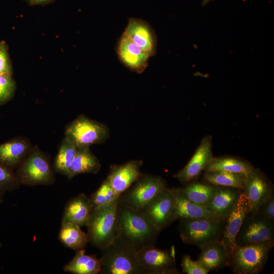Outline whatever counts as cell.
Masks as SVG:
<instances>
[{
	"mask_svg": "<svg viewBox=\"0 0 274 274\" xmlns=\"http://www.w3.org/2000/svg\"><path fill=\"white\" fill-rule=\"evenodd\" d=\"M16 88L12 73L0 74V105L6 104L13 97Z\"/></svg>",
	"mask_w": 274,
	"mask_h": 274,
	"instance_id": "obj_32",
	"label": "cell"
},
{
	"mask_svg": "<svg viewBox=\"0 0 274 274\" xmlns=\"http://www.w3.org/2000/svg\"><path fill=\"white\" fill-rule=\"evenodd\" d=\"M178 229L182 242L199 248L218 241L223 231L225 220L205 218L179 219Z\"/></svg>",
	"mask_w": 274,
	"mask_h": 274,
	"instance_id": "obj_6",
	"label": "cell"
},
{
	"mask_svg": "<svg viewBox=\"0 0 274 274\" xmlns=\"http://www.w3.org/2000/svg\"><path fill=\"white\" fill-rule=\"evenodd\" d=\"M140 211L160 232L176 221L174 201L168 187Z\"/></svg>",
	"mask_w": 274,
	"mask_h": 274,
	"instance_id": "obj_11",
	"label": "cell"
},
{
	"mask_svg": "<svg viewBox=\"0 0 274 274\" xmlns=\"http://www.w3.org/2000/svg\"><path fill=\"white\" fill-rule=\"evenodd\" d=\"M116 51L120 61L132 72L141 74L148 66L149 54L123 34L118 41Z\"/></svg>",
	"mask_w": 274,
	"mask_h": 274,
	"instance_id": "obj_17",
	"label": "cell"
},
{
	"mask_svg": "<svg viewBox=\"0 0 274 274\" xmlns=\"http://www.w3.org/2000/svg\"><path fill=\"white\" fill-rule=\"evenodd\" d=\"M20 185L15 172L0 163V193L13 191Z\"/></svg>",
	"mask_w": 274,
	"mask_h": 274,
	"instance_id": "obj_31",
	"label": "cell"
},
{
	"mask_svg": "<svg viewBox=\"0 0 274 274\" xmlns=\"http://www.w3.org/2000/svg\"><path fill=\"white\" fill-rule=\"evenodd\" d=\"M32 146L26 138L18 136L0 144V163L13 170L23 161Z\"/></svg>",
	"mask_w": 274,
	"mask_h": 274,
	"instance_id": "obj_20",
	"label": "cell"
},
{
	"mask_svg": "<svg viewBox=\"0 0 274 274\" xmlns=\"http://www.w3.org/2000/svg\"><path fill=\"white\" fill-rule=\"evenodd\" d=\"M123 34L150 56L156 54L157 37L147 21L139 18H129Z\"/></svg>",
	"mask_w": 274,
	"mask_h": 274,
	"instance_id": "obj_15",
	"label": "cell"
},
{
	"mask_svg": "<svg viewBox=\"0 0 274 274\" xmlns=\"http://www.w3.org/2000/svg\"><path fill=\"white\" fill-rule=\"evenodd\" d=\"M243 193L249 200L250 210L256 212L259 206L273 193V185L260 169L254 167L246 176Z\"/></svg>",
	"mask_w": 274,
	"mask_h": 274,
	"instance_id": "obj_13",
	"label": "cell"
},
{
	"mask_svg": "<svg viewBox=\"0 0 274 274\" xmlns=\"http://www.w3.org/2000/svg\"><path fill=\"white\" fill-rule=\"evenodd\" d=\"M250 210L249 200L243 192L234 208L225 219L224 229L219 240L230 253L236 247V235Z\"/></svg>",
	"mask_w": 274,
	"mask_h": 274,
	"instance_id": "obj_14",
	"label": "cell"
},
{
	"mask_svg": "<svg viewBox=\"0 0 274 274\" xmlns=\"http://www.w3.org/2000/svg\"><path fill=\"white\" fill-rule=\"evenodd\" d=\"M254 167L249 161L240 158L224 156L213 157L204 172L223 170L247 175Z\"/></svg>",
	"mask_w": 274,
	"mask_h": 274,
	"instance_id": "obj_26",
	"label": "cell"
},
{
	"mask_svg": "<svg viewBox=\"0 0 274 274\" xmlns=\"http://www.w3.org/2000/svg\"><path fill=\"white\" fill-rule=\"evenodd\" d=\"M101 251L102 274H146L136 257V252L120 238Z\"/></svg>",
	"mask_w": 274,
	"mask_h": 274,
	"instance_id": "obj_2",
	"label": "cell"
},
{
	"mask_svg": "<svg viewBox=\"0 0 274 274\" xmlns=\"http://www.w3.org/2000/svg\"><path fill=\"white\" fill-rule=\"evenodd\" d=\"M167 188L165 180L160 176L142 175L119 197V202L140 210L157 194Z\"/></svg>",
	"mask_w": 274,
	"mask_h": 274,
	"instance_id": "obj_7",
	"label": "cell"
},
{
	"mask_svg": "<svg viewBox=\"0 0 274 274\" xmlns=\"http://www.w3.org/2000/svg\"><path fill=\"white\" fill-rule=\"evenodd\" d=\"M93 209L90 197L80 193L71 198L66 203L61 222H71L80 226H86Z\"/></svg>",
	"mask_w": 274,
	"mask_h": 274,
	"instance_id": "obj_21",
	"label": "cell"
},
{
	"mask_svg": "<svg viewBox=\"0 0 274 274\" xmlns=\"http://www.w3.org/2000/svg\"><path fill=\"white\" fill-rule=\"evenodd\" d=\"M243 192V190L239 188L218 186L213 196L205 207L221 220H225L234 208Z\"/></svg>",
	"mask_w": 274,
	"mask_h": 274,
	"instance_id": "obj_18",
	"label": "cell"
},
{
	"mask_svg": "<svg viewBox=\"0 0 274 274\" xmlns=\"http://www.w3.org/2000/svg\"><path fill=\"white\" fill-rule=\"evenodd\" d=\"M271 240H274V220L267 218L257 212L249 211L236 235V246Z\"/></svg>",
	"mask_w": 274,
	"mask_h": 274,
	"instance_id": "obj_9",
	"label": "cell"
},
{
	"mask_svg": "<svg viewBox=\"0 0 274 274\" xmlns=\"http://www.w3.org/2000/svg\"><path fill=\"white\" fill-rule=\"evenodd\" d=\"M55 0H28L27 2L30 6L46 5L52 3Z\"/></svg>",
	"mask_w": 274,
	"mask_h": 274,
	"instance_id": "obj_36",
	"label": "cell"
},
{
	"mask_svg": "<svg viewBox=\"0 0 274 274\" xmlns=\"http://www.w3.org/2000/svg\"><path fill=\"white\" fill-rule=\"evenodd\" d=\"M58 239L63 245L75 252L85 249L88 243L87 233L71 222H61Z\"/></svg>",
	"mask_w": 274,
	"mask_h": 274,
	"instance_id": "obj_25",
	"label": "cell"
},
{
	"mask_svg": "<svg viewBox=\"0 0 274 274\" xmlns=\"http://www.w3.org/2000/svg\"><path fill=\"white\" fill-rule=\"evenodd\" d=\"M138 262L146 274H178L175 249L163 250L155 246L146 247L136 253Z\"/></svg>",
	"mask_w": 274,
	"mask_h": 274,
	"instance_id": "obj_10",
	"label": "cell"
},
{
	"mask_svg": "<svg viewBox=\"0 0 274 274\" xmlns=\"http://www.w3.org/2000/svg\"><path fill=\"white\" fill-rule=\"evenodd\" d=\"M117 237L136 253L155 246L160 231L138 210L119 202Z\"/></svg>",
	"mask_w": 274,
	"mask_h": 274,
	"instance_id": "obj_1",
	"label": "cell"
},
{
	"mask_svg": "<svg viewBox=\"0 0 274 274\" xmlns=\"http://www.w3.org/2000/svg\"><path fill=\"white\" fill-rule=\"evenodd\" d=\"M181 265L183 273L186 274H208L210 272L197 261L192 260L189 255L183 256Z\"/></svg>",
	"mask_w": 274,
	"mask_h": 274,
	"instance_id": "obj_33",
	"label": "cell"
},
{
	"mask_svg": "<svg viewBox=\"0 0 274 274\" xmlns=\"http://www.w3.org/2000/svg\"><path fill=\"white\" fill-rule=\"evenodd\" d=\"M3 193H0V204L2 203L3 201Z\"/></svg>",
	"mask_w": 274,
	"mask_h": 274,
	"instance_id": "obj_38",
	"label": "cell"
},
{
	"mask_svg": "<svg viewBox=\"0 0 274 274\" xmlns=\"http://www.w3.org/2000/svg\"><path fill=\"white\" fill-rule=\"evenodd\" d=\"M257 212L267 218L274 220V194L259 206Z\"/></svg>",
	"mask_w": 274,
	"mask_h": 274,
	"instance_id": "obj_35",
	"label": "cell"
},
{
	"mask_svg": "<svg viewBox=\"0 0 274 274\" xmlns=\"http://www.w3.org/2000/svg\"><path fill=\"white\" fill-rule=\"evenodd\" d=\"M119 197L107 178L89 197L94 209L108 206L116 201Z\"/></svg>",
	"mask_w": 274,
	"mask_h": 274,
	"instance_id": "obj_30",
	"label": "cell"
},
{
	"mask_svg": "<svg viewBox=\"0 0 274 274\" xmlns=\"http://www.w3.org/2000/svg\"><path fill=\"white\" fill-rule=\"evenodd\" d=\"M218 186L206 182L196 180L185 184L181 190L186 197L193 202L206 207L212 199Z\"/></svg>",
	"mask_w": 274,
	"mask_h": 274,
	"instance_id": "obj_27",
	"label": "cell"
},
{
	"mask_svg": "<svg viewBox=\"0 0 274 274\" xmlns=\"http://www.w3.org/2000/svg\"><path fill=\"white\" fill-rule=\"evenodd\" d=\"M211 0H202V5L204 6L207 4Z\"/></svg>",
	"mask_w": 274,
	"mask_h": 274,
	"instance_id": "obj_37",
	"label": "cell"
},
{
	"mask_svg": "<svg viewBox=\"0 0 274 274\" xmlns=\"http://www.w3.org/2000/svg\"><path fill=\"white\" fill-rule=\"evenodd\" d=\"M118 198L111 204L93 209L87 227L88 243L100 250L117 237Z\"/></svg>",
	"mask_w": 274,
	"mask_h": 274,
	"instance_id": "obj_3",
	"label": "cell"
},
{
	"mask_svg": "<svg viewBox=\"0 0 274 274\" xmlns=\"http://www.w3.org/2000/svg\"><path fill=\"white\" fill-rule=\"evenodd\" d=\"M15 173L20 185H49L55 181L49 157L37 146L32 147Z\"/></svg>",
	"mask_w": 274,
	"mask_h": 274,
	"instance_id": "obj_5",
	"label": "cell"
},
{
	"mask_svg": "<svg viewBox=\"0 0 274 274\" xmlns=\"http://www.w3.org/2000/svg\"><path fill=\"white\" fill-rule=\"evenodd\" d=\"M12 73V66L8 52V46L4 41L0 42V74Z\"/></svg>",
	"mask_w": 274,
	"mask_h": 274,
	"instance_id": "obj_34",
	"label": "cell"
},
{
	"mask_svg": "<svg viewBox=\"0 0 274 274\" xmlns=\"http://www.w3.org/2000/svg\"><path fill=\"white\" fill-rule=\"evenodd\" d=\"M142 164V160H134L111 165L107 178L118 195L120 196L140 177Z\"/></svg>",
	"mask_w": 274,
	"mask_h": 274,
	"instance_id": "obj_16",
	"label": "cell"
},
{
	"mask_svg": "<svg viewBox=\"0 0 274 274\" xmlns=\"http://www.w3.org/2000/svg\"><path fill=\"white\" fill-rule=\"evenodd\" d=\"M77 147L64 136L60 145L54 161L55 172L66 176L75 156Z\"/></svg>",
	"mask_w": 274,
	"mask_h": 274,
	"instance_id": "obj_29",
	"label": "cell"
},
{
	"mask_svg": "<svg viewBox=\"0 0 274 274\" xmlns=\"http://www.w3.org/2000/svg\"><path fill=\"white\" fill-rule=\"evenodd\" d=\"M246 176L223 170L204 172L203 181L216 186L239 188L243 190Z\"/></svg>",
	"mask_w": 274,
	"mask_h": 274,
	"instance_id": "obj_28",
	"label": "cell"
},
{
	"mask_svg": "<svg viewBox=\"0 0 274 274\" xmlns=\"http://www.w3.org/2000/svg\"><path fill=\"white\" fill-rule=\"evenodd\" d=\"M1 247H2V244H1V243L0 242V248H1Z\"/></svg>",
	"mask_w": 274,
	"mask_h": 274,
	"instance_id": "obj_39",
	"label": "cell"
},
{
	"mask_svg": "<svg viewBox=\"0 0 274 274\" xmlns=\"http://www.w3.org/2000/svg\"><path fill=\"white\" fill-rule=\"evenodd\" d=\"M100 167L99 160L91 151L89 147H77L76 154L66 177L68 179H72L82 174H96Z\"/></svg>",
	"mask_w": 274,
	"mask_h": 274,
	"instance_id": "obj_23",
	"label": "cell"
},
{
	"mask_svg": "<svg viewBox=\"0 0 274 274\" xmlns=\"http://www.w3.org/2000/svg\"><path fill=\"white\" fill-rule=\"evenodd\" d=\"M109 129L104 124L81 114L65 127L64 135L77 147H90L104 142Z\"/></svg>",
	"mask_w": 274,
	"mask_h": 274,
	"instance_id": "obj_8",
	"label": "cell"
},
{
	"mask_svg": "<svg viewBox=\"0 0 274 274\" xmlns=\"http://www.w3.org/2000/svg\"><path fill=\"white\" fill-rule=\"evenodd\" d=\"M199 248L201 252L196 261L209 271L219 270L228 266L230 253L219 241L205 244Z\"/></svg>",
	"mask_w": 274,
	"mask_h": 274,
	"instance_id": "obj_22",
	"label": "cell"
},
{
	"mask_svg": "<svg viewBox=\"0 0 274 274\" xmlns=\"http://www.w3.org/2000/svg\"><path fill=\"white\" fill-rule=\"evenodd\" d=\"M274 240L236 246L230 253L228 267L235 274H257L264 268Z\"/></svg>",
	"mask_w": 274,
	"mask_h": 274,
	"instance_id": "obj_4",
	"label": "cell"
},
{
	"mask_svg": "<svg viewBox=\"0 0 274 274\" xmlns=\"http://www.w3.org/2000/svg\"><path fill=\"white\" fill-rule=\"evenodd\" d=\"M175 203V217L178 219L205 218L222 220L213 214L205 207L190 200L184 194L181 188H169Z\"/></svg>",
	"mask_w": 274,
	"mask_h": 274,
	"instance_id": "obj_19",
	"label": "cell"
},
{
	"mask_svg": "<svg viewBox=\"0 0 274 274\" xmlns=\"http://www.w3.org/2000/svg\"><path fill=\"white\" fill-rule=\"evenodd\" d=\"M24 1H26L27 2L28 0H24Z\"/></svg>",
	"mask_w": 274,
	"mask_h": 274,
	"instance_id": "obj_40",
	"label": "cell"
},
{
	"mask_svg": "<svg viewBox=\"0 0 274 274\" xmlns=\"http://www.w3.org/2000/svg\"><path fill=\"white\" fill-rule=\"evenodd\" d=\"M73 258L63 268L65 272L74 274H97L101 270L100 258L85 254V249L75 252Z\"/></svg>",
	"mask_w": 274,
	"mask_h": 274,
	"instance_id": "obj_24",
	"label": "cell"
},
{
	"mask_svg": "<svg viewBox=\"0 0 274 274\" xmlns=\"http://www.w3.org/2000/svg\"><path fill=\"white\" fill-rule=\"evenodd\" d=\"M212 148V136H205L188 162L173 177L183 185L196 180L214 157Z\"/></svg>",
	"mask_w": 274,
	"mask_h": 274,
	"instance_id": "obj_12",
	"label": "cell"
}]
</instances>
